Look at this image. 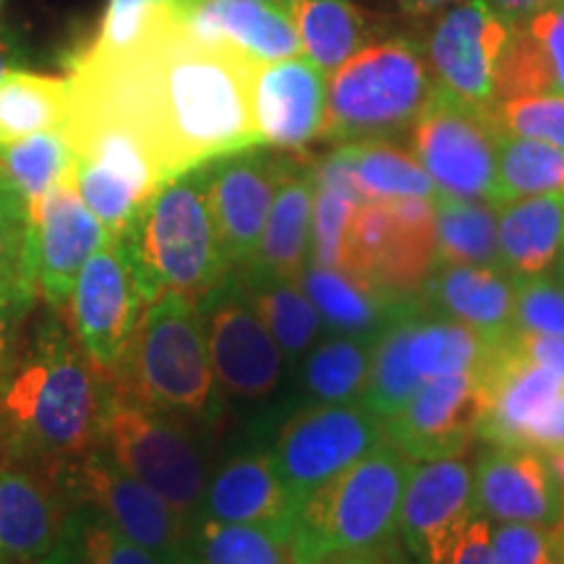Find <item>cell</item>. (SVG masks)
Returning <instances> with one entry per match:
<instances>
[{"label": "cell", "instance_id": "cell-7", "mask_svg": "<svg viewBox=\"0 0 564 564\" xmlns=\"http://www.w3.org/2000/svg\"><path fill=\"white\" fill-rule=\"evenodd\" d=\"M97 449L165 499L188 523L199 518L207 489L199 444L186 423L139 403L110 373Z\"/></svg>", "mask_w": 564, "mask_h": 564}, {"label": "cell", "instance_id": "cell-37", "mask_svg": "<svg viewBox=\"0 0 564 564\" xmlns=\"http://www.w3.org/2000/svg\"><path fill=\"white\" fill-rule=\"evenodd\" d=\"M564 196V150L546 141L497 137V204Z\"/></svg>", "mask_w": 564, "mask_h": 564}, {"label": "cell", "instance_id": "cell-56", "mask_svg": "<svg viewBox=\"0 0 564 564\" xmlns=\"http://www.w3.org/2000/svg\"><path fill=\"white\" fill-rule=\"evenodd\" d=\"M544 455H546V463H549V468H552V476H554L556 486H560L562 499H564V449H552V453H544Z\"/></svg>", "mask_w": 564, "mask_h": 564}, {"label": "cell", "instance_id": "cell-16", "mask_svg": "<svg viewBox=\"0 0 564 564\" xmlns=\"http://www.w3.org/2000/svg\"><path fill=\"white\" fill-rule=\"evenodd\" d=\"M486 408L478 371L426 379L408 405L384 421V434L408 460L460 457L478 440Z\"/></svg>", "mask_w": 564, "mask_h": 564}, {"label": "cell", "instance_id": "cell-58", "mask_svg": "<svg viewBox=\"0 0 564 564\" xmlns=\"http://www.w3.org/2000/svg\"><path fill=\"white\" fill-rule=\"evenodd\" d=\"M11 61H13L11 45L3 37H0V79H3L6 70H11Z\"/></svg>", "mask_w": 564, "mask_h": 564}, {"label": "cell", "instance_id": "cell-55", "mask_svg": "<svg viewBox=\"0 0 564 564\" xmlns=\"http://www.w3.org/2000/svg\"><path fill=\"white\" fill-rule=\"evenodd\" d=\"M322 564H384L379 552H361V554H343V556H333V560L322 562Z\"/></svg>", "mask_w": 564, "mask_h": 564}, {"label": "cell", "instance_id": "cell-35", "mask_svg": "<svg viewBox=\"0 0 564 564\" xmlns=\"http://www.w3.org/2000/svg\"><path fill=\"white\" fill-rule=\"evenodd\" d=\"M415 314H405L387 324L371 345L369 382H366L361 403L373 415L387 421L400 413L421 387V377L415 373L408 358V340H411Z\"/></svg>", "mask_w": 564, "mask_h": 564}, {"label": "cell", "instance_id": "cell-45", "mask_svg": "<svg viewBox=\"0 0 564 564\" xmlns=\"http://www.w3.org/2000/svg\"><path fill=\"white\" fill-rule=\"evenodd\" d=\"M352 212H356V204L345 199V196L314 186L312 249H308L312 264L340 270L345 232H348Z\"/></svg>", "mask_w": 564, "mask_h": 564}, {"label": "cell", "instance_id": "cell-5", "mask_svg": "<svg viewBox=\"0 0 564 564\" xmlns=\"http://www.w3.org/2000/svg\"><path fill=\"white\" fill-rule=\"evenodd\" d=\"M413 460L390 440L308 494L291 533L295 564H322L333 556L382 552L398 533L400 499Z\"/></svg>", "mask_w": 564, "mask_h": 564}, {"label": "cell", "instance_id": "cell-49", "mask_svg": "<svg viewBox=\"0 0 564 564\" xmlns=\"http://www.w3.org/2000/svg\"><path fill=\"white\" fill-rule=\"evenodd\" d=\"M520 24L528 26V32L533 34L541 51H544L554 95H564V3L535 13L528 21H520Z\"/></svg>", "mask_w": 564, "mask_h": 564}, {"label": "cell", "instance_id": "cell-41", "mask_svg": "<svg viewBox=\"0 0 564 564\" xmlns=\"http://www.w3.org/2000/svg\"><path fill=\"white\" fill-rule=\"evenodd\" d=\"M489 121L505 137L546 141L564 150V95H523L494 102Z\"/></svg>", "mask_w": 564, "mask_h": 564}, {"label": "cell", "instance_id": "cell-31", "mask_svg": "<svg viewBox=\"0 0 564 564\" xmlns=\"http://www.w3.org/2000/svg\"><path fill=\"white\" fill-rule=\"evenodd\" d=\"M436 259L440 264L502 267L497 236V204L486 199L434 196Z\"/></svg>", "mask_w": 564, "mask_h": 564}, {"label": "cell", "instance_id": "cell-39", "mask_svg": "<svg viewBox=\"0 0 564 564\" xmlns=\"http://www.w3.org/2000/svg\"><path fill=\"white\" fill-rule=\"evenodd\" d=\"M352 171L366 199H400V196H423L434 199L436 186L419 160L390 139L350 141Z\"/></svg>", "mask_w": 564, "mask_h": 564}, {"label": "cell", "instance_id": "cell-38", "mask_svg": "<svg viewBox=\"0 0 564 564\" xmlns=\"http://www.w3.org/2000/svg\"><path fill=\"white\" fill-rule=\"evenodd\" d=\"M371 345L366 337L348 335L322 343L303 366V382L322 405L361 403L369 382Z\"/></svg>", "mask_w": 564, "mask_h": 564}, {"label": "cell", "instance_id": "cell-14", "mask_svg": "<svg viewBox=\"0 0 564 564\" xmlns=\"http://www.w3.org/2000/svg\"><path fill=\"white\" fill-rule=\"evenodd\" d=\"M478 518L474 470L460 457L411 468L400 499L398 531L419 564H453L468 525Z\"/></svg>", "mask_w": 564, "mask_h": 564}, {"label": "cell", "instance_id": "cell-13", "mask_svg": "<svg viewBox=\"0 0 564 564\" xmlns=\"http://www.w3.org/2000/svg\"><path fill=\"white\" fill-rule=\"evenodd\" d=\"M429 19L419 42L436 89L474 108H491L494 68L510 37V21L486 0H460Z\"/></svg>", "mask_w": 564, "mask_h": 564}, {"label": "cell", "instance_id": "cell-6", "mask_svg": "<svg viewBox=\"0 0 564 564\" xmlns=\"http://www.w3.org/2000/svg\"><path fill=\"white\" fill-rule=\"evenodd\" d=\"M436 82L419 37H377L327 74L319 141L392 139L415 123Z\"/></svg>", "mask_w": 564, "mask_h": 564}, {"label": "cell", "instance_id": "cell-60", "mask_svg": "<svg viewBox=\"0 0 564 564\" xmlns=\"http://www.w3.org/2000/svg\"><path fill=\"white\" fill-rule=\"evenodd\" d=\"M158 3H165L167 6V3H173V0H158Z\"/></svg>", "mask_w": 564, "mask_h": 564}, {"label": "cell", "instance_id": "cell-61", "mask_svg": "<svg viewBox=\"0 0 564 564\" xmlns=\"http://www.w3.org/2000/svg\"><path fill=\"white\" fill-rule=\"evenodd\" d=\"M562 535H564V518H562Z\"/></svg>", "mask_w": 564, "mask_h": 564}, {"label": "cell", "instance_id": "cell-51", "mask_svg": "<svg viewBox=\"0 0 564 564\" xmlns=\"http://www.w3.org/2000/svg\"><path fill=\"white\" fill-rule=\"evenodd\" d=\"M523 447L541 449V453L564 449V392L546 408V411L535 415L531 426L525 429Z\"/></svg>", "mask_w": 564, "mask_h": 564}, {"label": "cell", "instance_id": "cell-52", "mask_svg": "<svg viewBox=\"0 0 564 564\" xmlns=\"http://www.w3.org/2000/svg\"><path fill=\"white\" fill-rule=\"evenodd\" d=\"M453 564H494L491 549V523L486 518H478L468 525L460 546H457Z\"/></svg>", "mask_w": 564, "mask_h": 564}, {"label": "cell", "instance_id": "cell-1", "mask_svg": "<svg viewBox=\"0 0 564 564\" xmlns=\"http://www.w3.org/2000/svg\"><path fill=\"white\" fill-rule=\"evenodd\" d=\"M70 68V102L133 133L162 181L228 154L264 147L253 121L257 61L236 47L192 37L162 11L123 53L82 51Z\"/></svg>", "mask_w": 564, "mask_h": 564}, {"label": "cell", "instance_id": "cell-24", "mask_svg": "<svg viewBox=\"0 0 564 564\" xmlns=\"http://www.w3.org/2000/svg\"><path fill=\"white\" fill-rule=\"evenodd\" d=\"M295 512L299 505L282 484L272 455L243 453L230 457L207 481L199 518L293 533Z\"/></svg>", "mask_w": 564, "mask_h": 564}, {"label": "cell", "instance_id": "cell-10", "mask_svg": "<svg viewBox=\"0 0 564 564\" xmlns=\"http://www.w3.org/2000/svg\"><path fill=\"white\" fill-rule=\"evenodd\" d=\"M411 152L436 192L497 204V137L489 112L436 89L411 126Z\"/></svg>", "mask_w": 564, "mask_h": 564}, {"label": "cell", "instance_id": "cell-46", "mask_svg": "<svg viewBox=\"0 0 564 564\" xmlns=\"http://www.w3.org/2000/svg\"><path fill=\"white\" fill-rule=\"evenodd\" d=\"M40 293L32 278H17L0 282V382L17 361L26 322L37 308Z\"/></svg>", "mask_w": 564, "mask_h": 564}, {"label": "cell", "instance_id": "cell-27", "mask_svg": "<svg viewBox=\"0 0 564 564\" xmlns=\"http://www.w3.org/2000/svg\"><path fill=\"white\" fill-rule=\"evenodd\" d=\"M499 259L514 280L539 278L564 251V196H523L497 204Z\"/></svg>", "mask_w": 564, "mask_h": 564}, {"label": "cell", "instance_id": "cell-12", "mask_svg": "<svg viewBox=\"0 0 564 564\" xmlns=\"http://www.w3.org/2000/svg\"><path fill=\"white\" fill-rule=\"evenodd\" d=\"M144 308L129 253L121 241H108L82 267L63 316L91 364L112 371L129 350Z\"/></svg>", "mask_w": 564, "mask_h": 564}, {"label": "cell", "instance_id": "cell-50", "mask_svg": "<svg viewBox=\"0 0 564 564\" xmlns=\"http://www.w3.org/2000/svg\"><path fill=\"white\" fill-rule=\"evenodd\" d=\"M507 340L528 361L546 366L549 371H554L556 377L564 379V335H535L512 329V335Z\"/></svg>", "mask_w": 564, "mask_h": 564}, {"label": "cell", "instance_id": "cell-26", "mask_svg": "<svg viewBox=\"0 0 564 564\" xmlns=\"http://www.w3.org/2000/svg\"><path fill=\"white\" fill-rule=\"evenodd\" d=\"M423 291L447 319L468 324L484 340L512 335L514 278L505 267L440 264Z\"/></svg>", "mask_w": 564, "mask_h": 564}, {"label": "cell", "instance_id": "cell-20", "mask_svg": "<svg viewBox=\"0 0 564 564\" xmlns=\"http://www.w3.org/2000/svg\"><path fill=\"white\" fill-rule=\"evenodd\" d=\"M70 510L51 470L0 460V562L47 560L61 546Z\"/></svg>", "mask_w": 564, "mask_h": 564}, {"label": "cell", "instance_id": "cell-40", "mask_svg": "<svg viewBox=\"0 0 564 564\" xmlns=\"http://www.w3.org/2000/svg\"><path fill=\"white\" fill-rule=\"evenodd\" d=\"M61 544L82 564H160L147 549L116 531L102 514L82 505L70 510Z\"/></svg>", "mask_w": 564, "mask_h": 564}, {"label": "cell", "instance_id": "cell-18", "mask_svg": "<svg viewBox=\"0 0 564 564\" xmlns=\"http://www.w3.org/2000/svg\"><path fill=\"white\" fill-rule=\"evenodd\" d=\"M199 312L220 390L243 400L267 398L280 382L282 352L243 295L228 282Z\"/></svg>", "mask_w": 564, "mask_h": 564}, {"label": "cell", "instance_id": "cell-36", "mask_svg": "<svg viewBox=\"0 0 564 564\" xmlns=\"http://www.w3.org/2000/svg\"><path fill=\"white\" fill-rule=\"evenodd\" d=\"M74 171V152L61 131H40L0 147V183L21 196V202H40L55 183Z\"/></svg>", "mask_w": 564, "mask_h": 564}, {"label": "cell", "instance_id": "cell-11", "mask_svg": "<svg viewBox=\"0 0 564 564\" xmlns=\"http://www.w3.org/2000/svg\"><path fill=\"white\" fill-rule=\"evenodd\" d=\"M387 440L384 421L364 405H314L291 415L274 442V468L295 505Z\"/></svg>", "mask_w": 564, "mask_h": 564}, {"label": "cell", "instance_id": "cell-54", "mask_svg": "<svg viewBox=\"0 0 564 564\" xmlns=\"http://www.w3.org/2000/svg\"><path fill=\"white\" fill-rule=\"evenodd\" d=\"M394 3L411 19H429L434 13L449 9V6L460 3V0H394Z\"/></svg>", "mask_w": 564, "mask_h": 564}, {"label": "cell", "instance_id": "cell-42", "mask_svg": "<svg viewBox=\"0 0 564 564\" xmlns=\"http://www.w3.org/2000/svg\"><path fill=\"white\" fill-rule=\"evenodd\" d=\"M512 327L518 333L564 335V274L514 280Z\"/></svg>", "mask_w": 564, "mask_h": 564}, {"label": "cell", "instance_id": "cell-33", "mask_svg": "<svg viewBox=\"0 0 564 564\" xmlns=\"http://www.w3.org/2000/svg\"><path fill=\"white\" fill-rule=\"evenodd\" d=\"M502 343L484 340L476 329L455 319H419L415 316L408 358L421 379L478 371Z\"/></svg>", "mask_w": 564, "mask_h": 564}, {"label": "cell", "instance_id": "cell-23", "mask_svg": "<svg viewBox=\"0 0 564 564\" xmlns=\"http://www.w3.org/2000/svg\"><path fill=\"white\" fill-rule=\"evenodd\" d=\"M478 373L486 390L478 440L497 447H523L525 429L564 392V379L546 366L528 361L510 340L491 352Z\"/></svg>", "mask_w": 564, "mask_h": 564}, {"label": "cell", "instance_id": "cell-47", "mask_svg": "<svg viewBox=\"0 0 564 564\" xmlns=\"http://www.w3.org/2000/svg\"><path fill=\"white\" fill-rule=\"evenodd\" d=\"M32 278L26 204L0 183V282Z\"/></svg>", "mask_w": 564, "mask_h": 564}, {"label": "cell", "instance_id": "cell-28", "mask_svg": "<svg viewBox=\"0 0 564 564\" xmlns=\"http://www.w3.org/2000/svg\"><path fill=\"white\" fill-rule=\"evenodd\" d=\"M299 282L322 322L345 335H369L373 329L382 333L387 324L405 314H415L419 308L415 301L392 299L369 282L333 267L308 262Z\"/></svg>", "mask_w": 564, "mask_h": 564}, {"label": "cell", "instance_id": "cell-15", "mask_svg": "<svg viewBox=\"0 0 564 564\" xmlns=\"http://www.w3.org/2000/svg\"><path fill=\"white\" fill-rule=\"evenodd\" d=\"M26 220H30V264L40 301L63 314L82 267L110 238L82 202L74 175L55 183L40 202L30 204Z\"/></svg>", "mask_w": 564, "mask_h": 564}, {"label": "cell", "instance_id": "cell-43", "mask_svg": "<svg viewBox=\"0 0 564 564\" xmlns=\"http://www.w3.org/2000/svg\"><path fill=\"white\" fill-rule=\"evenodd\" d=\"M494 564H564L562 523H499L491 528Z\"/></svg>", "mask_w": 564, "mask_h": 564}, {"label": "cell", "instance_id": "cell-3", "mask_svg": "<svg viewBox=\"0 0 564 564\" xmlns=\"http://www.w3.org/2000/svg\"><path fill=\"white\" fill-rule=\"evenodd\" d=\"M207 183L209 162L162 183L126 236L116 238L129 253L147 306L160 295L202 306L230 282Z\"/></svg>", "mask_w": 564, "mask_h": 564}, {"label": "cell", "instance_id": "cell-44", "mask_svg": "<svg viewBox=\"0 0 564 564\" xmlns=\"http://www.w3.org/2000/svg\"><path fill=\"white\" fill-rule=\"evenodd\" d=\"M160 11L162 3H158V0H108L100 32L84 51L95 55L129 51V47L144 40V34L158 21Z\"/></svg>", "mask_w": 564, "mask_h": 564}, {"label": "cell", "instance_id": "cell-22", "mask_svg": "<svg viewBox=\"0 0 564 564\" xmlns=\"http://www.w3.org/2000/svg\"><path fill=\"white\" fill-rule=\"evenodd\" d=\"M478 514L497 523H562L564 499L546 455L533 447H497L478 457L476 474Z\"/></svg>", "mask_w": 564, "mask_h": 564}, {"label": "cell", "instance_id": "cell-25", "mask_svg": "<svg viewBox=\"0 0 564 564\" xmlns=\"http://www.w3.org/2000/svg\"><path fill=\"white\" fill-rule=\"evenodd\" d=\"M312 204L314 181L308 160L291 154L274 192L262 241L251 262L243 267L249 278H280L299 282L312 249Z\"/></svg>", "mask_w": 564, "mask_h": 564}, {"label": "cell", "instance_id": "cell-17", "mask_svg": "<svg viewBox=\"0 0 564 564\" xmlns=\"http://www.w3.org/2000/svg\"><path fill=\"white\" fill-rule=\"evenodd\" d=\"M288 160L291 154L285 152L251 147V150L209 162V207L223 257L230 270L249 264L262 241L274 192H278Z\"/></svg>", "mask_w": 564, "mask_h": 564}, {"label": "cell", "instance_id": "cell-4", "mask_svg": "<svg viewBox=\"0 0 564 564\" xmlns=\"http://www.w3.org/2000/svg\"><path fill=\"white\" fill-rule=\"evenodd\" d=\"M108 373L139 403L186 426L217 423L223 413L202 312L178 295H160L144 308L129 350Z\"/></svg>", "mask_w": 564, "mask_h": 564}, {"label": "cell", "instance_id": "cell-57", "mask_svg": "<svg viewBox=\"0 0 564 564\" xmlns=\"http://www.w3.org/2000/svg\"><path fill=\"white\" fill-rule=\"evenodd\" d=\"M40 564H82L79 560H76V556L74 554H70L68 552V549L66 546H58V549H55V552L51 554V556H47V560H42Z\"/></svg>", "mask_w": 564, "mask_h": 564}, {"label": "cell", "instance_id": "cell-48", "mask_svg": "<svg viewBox=\"0 0 564 564\" xmlns=\"http://www.w3.org/2000/svg\"><path fill=\"white\" fill-rule=\"evenodd\" d=\"M308 167H312V181L316 188H327V192L340 194L345 199L361 207L369 199L361 192L356 181V171H352V144L345 141V144H337L333 152L322 154L319 160H308Z\"/></svg>", "mask_w": 564, "mask_h": 564}, {"label": "cell", "instance_id": "cell-63", "mask_svg": "<svg viewBox=\"0 0 564 564\" xmlns=\"http://www.w3.org/2000/svg\"><path fill=\"white\" fill-rule=\"evenodd\" d=\"M0 3H3V0H0Z\"/></svg>", "mask_w": 564, "mask_h": 564}, {"label": "cell", "instance_id": "cell-62", "mask_svg": "<svg viewBox=\"0 0 564 564\" xmlns=\"http://www.w3.org/2000/svg\"><path fill=\"white\" fill-rule=\"evenodd\" d=\"M0 564H9V562H0Z\"/></svg>", "mask_w": 564, "mask_h": 564}, {"label": "cell", "instance_id": "cell-30", "mask_svg": "<svg viewBox=\"0 0 564 564\" xmlns=\"http://www.w3.org/2000/svg\"><path fill=\"white\" fill-rule=\"evenodd\" d=\"M70 84L61 76L6 70L0 79V147L66 123Z\"/></svg>", "mask_w": 564, "mask_h": 564}, {"label": "cell", "instance_id": "cell-8", "mask_svg": "<svg viewBox=\"0 0 564 564\" xmlns=\"http://www.w3.org/2000/svg\"><path fill=\"white\" fill-rule=\"evenodd\" d=\"M436 267L440 259L432 199H371L352 212L343 246V272L392 299L415 301Z\"/></svg>", "mask_w": 564, "mask_h": 564}, {"label": "cell", "instance_id": "cell-29", "mask_svg": "<svg viewBox=\"0 0 564 564\" xmlns=\"http://www.w3.org/2000/svg\"><path fill=\"white\" fill-rule=\"evenodd\" d=\"M306 58L324 74L379 37V19L352 0H285Z\"/></svg>", "mask_w": 564, "mask_h": 564}, {"label": "cell", "instance_id": "cell-9", "mask_svg": "<svg viewBox=\"0 0 564 564\" xmlns=\"http://www.w3.org/2000/svg\"><path fill=\"white\" fill-rule=\"evenodd\" d=\"M70 507L82 505L102 514L133 544L147 549L160 564H183L192 525L165 499L137 481L102 449L47 468Z\"/></svg>", "mask_w": 564, "mask_h": 564}, {"label": "cell", "instance_id": "cell-2", "mask_svg": "<svg viewBox=\"0 0 564 564\" xmlns=\"http://www.w3.org/2000/svg\"><path fill=\"white\" fill-rule=\"evenodd\" d=\"M105 400L108 371L91 364L66 316L47 308L0 382V460L55 468L91 453Z\"/></svg>", "mask_w": 564, "mask_h": 564}, {"label": "cell", "instance_id": "cell-21", "mask_svg": "<svg viewBox=\"0 0 564 564\" xmlns=\"http://www.w3.org/2000/svg\"><path fill=\"white\" fill-rule=\"evenodd\" d=\"M167 9L192 37L236 47L257 63L303 53L285 0H173Z\"/></svg>", "mask_w": 564, "mask_h": 564}, {"label": "cell", "instance_id": "cell-19", "mask_svg": "<svg viewBox=\"0 0 564 564\" xmlns=\"http://www.w3.org/2000/svg\"><path fill=\"white\" fill-rule=\"evenodd\" d=\"M327 74L306 55L259 63L253 76V121L264 147L301 154L322 137Z\"/></svg>", "mask_w": 564, "mask_h": 564}, {"label": "cell", "instance_id": "cell-53", "mask_svg": "<svg viewBox=\"0 0 564 564\" xmlns=\"http://www.w3.org/2000/svg\"><path fill=\"white\" fill-rule=\"evenodd\" d=\"M494 11L499 13L510 24H520V21H528L535 13L552 9L556 3H564V0H486Z\"/></svg>", "mask_w": 564, "mask_h": 564}, {"label": "cell", "instance_id": "cell-59", "mask_svg": "<svg viewBox=\"0 0 564 564\" xmlns=\"http://www.w3.org/2000/svg\"><path fill=\"white\" fill-rule=\"evenodd\" d=\"M556 267H560V272L564 274V251H562V257H560V264H556Z\"/></svg>", "mask_w": 564, "mask_h": 564}, {"label": "cell", "instance_id": "cell-34", "mask_svg": "<svg viewBox=\"0 0 564 564\" xmlns=\"http://www.w3.org/2000/svg\"><path fill=\"white\" fill-rule=\"evenodd\" d=\"M243 299L262 319L267 333L288 356H299L314 343L322 316L299 288V282L280 278H246Z\"/></svg>", "mask_w": 564, "mask_h": 564}, {"label": "cell", "instance_id": "cell-32", "mask_svg": "<svg viewBox=\"0 0 564 564\" xmlns=\"http://www.w3.org/2000/svg\"><path fill=\"white\" fill-rule=\"evenodd\" d=\"M183 564H295L291 533L196 518Z\"/></svg>", "mask_w": 564, "mask_h": 564}]
</instances>
